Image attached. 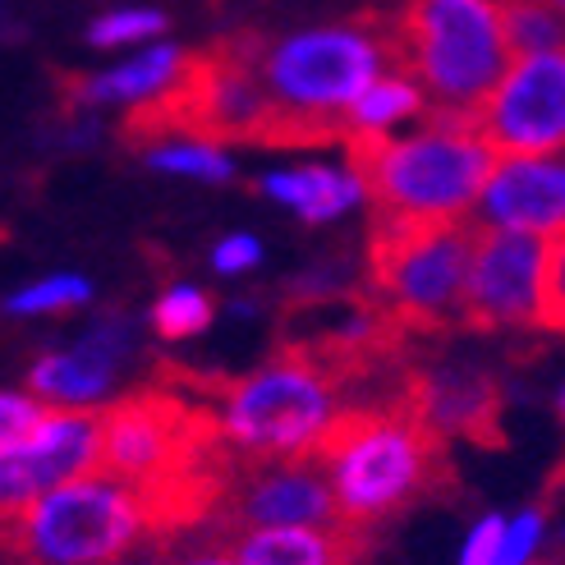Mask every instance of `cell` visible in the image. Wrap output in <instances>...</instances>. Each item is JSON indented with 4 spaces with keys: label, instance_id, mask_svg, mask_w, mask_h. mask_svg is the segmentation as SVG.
Returning a JSON list of instances; mask_svg holds the SVG:
<instances>
[{
    "label": "cell",
    "instance_id": "cell-1",
    "mask_svg": "<svg viewBox=\"0 0 565 565\" xmlns=\"http://www.w3.org/2000/svg\"><path fill=\"white\" fill-rule=\"evenodd\" d=\"M386 46L373 14L354 23L308 28L263 46L271 125L263 148H322L350 138V106L377 83Z\"/></svg>",
    "mask_w": 565,
    "mask_h": 565
},
{
    "label": "cell",
    "instance_id": "cell-2",
    "mask_svg": "<svg viewBox=\"0 0 565 565\" xmlns=\"http://www.w3.org/2000/svg\"><path fill=\"white\" fill-rule=\"evenodd\" d=\"M369 14L391 74L414 78L437 116L473 120L505 78L511 38L497 0H401Z\"/></svg>",
    "mask_w": 565,
    "mask_h": 565
},
{
    "label": "cell",
    "instance_id": "cell-3",
    "mask_svg": "<svg viewBox=\"0 0 565 565\" xmlns=\"http://www.w3.org/2000/svg\"><path fill=\"white\" fill-rule=\"evenodd\" d=\"M175 382L203 391L216 409V428L225 450H235L244 465L263 460H313L331 428L345 418V382L322 359L295 345H280L276 359L244 377H184L171 369Z\"/></svg>",
    "mask_w": 565,
    "mask_h": 565
},
{
    "label": "cell",
    "instance_id": "cell-4",
    "mask_svg": "<svg viewBox=\"0 0 565 565\" xmlns=\"http://www.w3.org/2000/svg\"><path fill=\"white\" fill-rule=\"evenodd\" d=\"M350 175L373 216H465L488 193L501 152L460 116H418V134L363 129L345 138Z\"/></svg>",
    "mask_w": 565,
    "mask_h": 565
},
{
    "label": "cell",
    "instance_id": "cell-5",
    "mask_svg": "<svg viewBox=\"0 0 565 565\" xmlns=\"http://www.w3.org/2000/svg\"><path fill=\"white\" fill-rule=\"evenodd\" d=\"M441 441L446 437H437L409 405L405 382L386 405L345 409V418L318 450L335 505H341V524L363 533L405 511L409 501L428 497L433 488L450 483Z\"/></svg>",
    "mask_w": 565,
    "mask_h": 565
},
{
    "label": "cell",
    "instance_id": "cell-6",
    "mask_svg": "<svg viewBox=\"0 0 565 565\" xmlns=\"http://www.w3.org/2000/svg\"><path fill=\"white\" fill-rule=\"evenodd\" d=\"M478 225L465 216H373L369 286L414 335L465 327V290L478 248Z\"/></svg>",
    "mask_w": 565,
    "mask_h": 565
},
{
    "label": "cell",
    "instance_id": "cell-7",
    "mask_svg": "<svg viewBox=\"0 0 565 565\" xmlns=\"http://www.w3.org/2000/svg\"><path fill=\"white\" fill-rule=\"evenodd\" d=\"M152 529L148 497L97 469L6 515V547L14 565H116Z\"/></svg>",
    "mask_w": 565,
    "mask_h": 565
},
{
    "label": "cell",
    "instance_id": "cell-8",
    "mask_svg": "<svg viewBox=\"0 0 565 565\" xmlns=\"http://www.w3.org/2000/svg\"><path fill=\"white\" fill-rule=\"evenodd\" d=\"M473 129L501 157H547L565 152V51L520 55L478 106Z\"/></svg>",
    "mask_w": 565,
    "mask_h": 565
},
{
    "label": "cell",
    "instance_id": "cell-9",
    "mask_svg": "<svg viewBox=\"0 0 565 565\" xmlns=\"http://www.w3.org/2000/svg\"><path fill=\"white\" fill-rule=\"evenodd\" d=\"M543 263L547 239L529 231H505V225H483L465 290V331L539 327Z\"/></svg>",
    "mask_w": 565,
    "mask_h": 565
},
{
    "label": "cell",
    "instance_id": "cell-10",
    "mask_svg": "<svg viewBox=\"0 0 565 565\" xmlns=\"http://www.w3.org/2000/svg\"><path fill=\"white\" fill-rule=\"evenodd\" d=\"M97 469H102V414L51 405V414L19 446L0 450V505H6V515H14L23 505H33L42 492Z\"/></svg>",
    "mask_w": 565,
    "mask_h": 565
},
{
    "label": "cell",
    "instance_id": "cell-11",
    "mask_svg": "<svg viewBox=\"0 0 565 565\" xmlns=\"http://www.w3.org/2000/svg\"><path fill=\"white\" fill-rule=\"evenodd\" d=\"M225 515L244 529H295V524H341L331 478L322 460H263L239 465L225 483Z\"/></svg>",
    "mask_w": 565,
    "mask_h": 565
},
{
    "label": "cell",
    "instance_id": "cell-12",
    "mask_svg": "<svg viewBox=\"0 0 565 565\" xmlns=\"http://www.w3.org/2000/svg\"><path fill=\"white\" fill-rule=\"evenodd\" d=\"M405 395L437 437H465L478 446H501V391L492 373L469 363L405 373Z\"/></svg>",
    "mask_w": 565,
    "mask_h": 565
},
{
    "label": "cell",
    "instance_id": "cell-13",
    "mask_svg": "<svg viewBox=\"0 0 565 565\" xmlns=\"http://www.w3.org/2000/svg\"><path fill=\"white\" fill-rule=\"evenodd\" d=\"M483 216L505 231L547 235L565 225V152L501 157L483 193Z\"/></svg>",
    "mask_w": 565,
    "mask_h": 565
},
{
    "label": "cell",
    "instance_id": "cell-14",
    "mask_svg": "<svg viewBox=\"0 0 565 565\" xmlns=\"http://www.w3.org/2000/svg\"><path fill=\"white\" fill-rule=\"evenodd\" d=\"M359 529L350 524H295L244 529L235 539L239 565H350Z\"/></svg>",
    "mask_w": 565,
    "mask_h": 565
},
{
    "label": "cell",
    "instance_id": "cell-15",
    "mask_svg": "<svg viewBox=\"0 0 565 565\" xmlns=\"http://www.w3.org/2000/svg\"><path fill=\"white\" fill-rule=\"evenodd\" d=\"M110 382H116V363L97 354L93 345L42 354L33 363V373H28V391L61 409H93L97 401H106Z\"/></svg>",
    "mask_w": 565,
    "mask_h": 565
},
{
    "label": "cell",
    "instance_id": "cell-16",
    "mask_svg": "<svg viewBox=\"0 0 565 565\" xmlns=\"http://www.w3.org/2000/svg\"><path fill=\"white\" fill-rule=\"evenodd\" d=\"M180 55H184V51L152 46V51H143L138 61H129V65H120V70L97 74V78H65L61 88H65L70 102H83V106H102V102H143V97L161 93L166 83L175 78Z\"/></svg>",
    "mask_w": 565,
    "mask_h": 565
},
{
    "label": "cell",
    "instance_id": "cell-17",
    "mask_svg": "<svg viewBox=\"0 0 565 565\" xmlns=\"http://www.w3.org/2000/svg\"><path fill=\"white\" fill-rule=\"evenodd\" d=\"M258 189L271 193L276 203H290L303 221H331V216H341V212L354 203V198L363 193L354 175L327 171V166H303V171L267 175Z\"/></svg>",
    "mask_w": 565,
    "mask_h": 565
},
{
    "label": "cell",
    "instance_id": "cell-18",
    "mask_svg": "<svg viewBox=\"0 0 565 565\" xmlns=\"http://www.w3.org/2000/svg\"><path fill=\"white\" fill-rule=\"evenodd\" d=\"M428 97L414 78L405 74H386L377 78L369 93H363L354 106H350V134H363V129H386L395 120H414V116H428Z\"/></svg>",
    "mask_w": 565,
    "mask_h": 565
},
{
    "label": "cell",
    "instance_id": "cell-19",
    "mask_svg": "<svg viewBox=\"0 0 565 565\" xmlns=\"http://www.w3.org/2000/svg\"><path fill=\"white\" fill-rule=\"evenodd\" d=\"M497 6L515 55L565 51V14L556 0H497Z\"/></svg>",
    "mask_w": 565,
    "mask_h": 565
},
{
    "label": "cell",
    "instance_id": "cell-20",
    "mask_svg": "<svg viewBox=\"0 0 565 565\" xmlns=\"http://www.w3.org/2000/svg\"><path fill=\"white\" fill-rule=\"evenodd\" d=\"M212 322V299L203 290H171L161 295L157 308H152V327L157 335H166V341H184V335H198Z\"/></svg>",
    "mask_w": 565,
    "mask_h": 565
},
{
    "label": "cell",
    "instance_id": "cell-21",
    "mask_svg": "<svg viewBox=\"0 0 565 565\" xmlns=\"http://www.w3.org/2000/svg\"><path fill=\"white\" fill-rule=\"evenodd\" d=\"M161 171H180V175H203V180H231V161H225L212 143H161L143 152Z\"/></svg>",
    "mask_w": 565,
    "mask_h": 565
},
{
    "label": "cell",
    "instance_id": "cell-22",
    "mask_svg": "<svg viewBox=\"0 0 565 565\" xmlns=\"http://www.w3.org/2000/svg\"><path fill=\"white\" fill-rule=\"evenodd\" d=\"M88 299V280L78 276H51V280H38V286H28L19 295H10V313L28 318V313H51V308H74Z\"/></svg>",
    "mask_w": 565,
    "mask_h": 565
},
{
    "label": "cell",
    "instance_id": "cell-23",
    "mask_svg": "<svg viewBox=\"0 0 565 565\" xmlns=\"http://www.w3.org/2000/svg\"><path fill=\"white\" fill-rule=\"evenodd\" d=\"M166 33V14L157 10H125V14H102L88 28L93 46H120V42H138V38H157Z\"/></svg>",
    "mask_w": 565,
    "mask_h": 565
},
{
    "label": "cell",
    "instance_id": "cell-24",
    "mask_svg": "<svg viewBox=\"0 0 565 565\" xmlns=\"http://www.w3.org/2000/svg\"><path fill=\"white\" fill-rule=\"evenodd\" d=\"M46 414H51V405L42 401V395H33V391H6V395H0V450L19 446Z\"/></svg>",
    "mask_w": 565,
    "mask_h": 565
},
{
    "label": "cell",
    "instance_id": "cell-25",
    "mask_svg": "<svg viewBox=\"0 0 565 565\" xmlns=\"http://www.w3.org/2000/svg\"><path fill=\"white\" fill-rule=\"evenodd\" d=\"M539 327L565 331V225L547 239V263H543V313Z\"/></svg>",
    "mask_w": 565,
    "mask_h": 565
},
{
    "label": "cell",
    "instance_id": "cell-26",
    "mask_svg": "<svg viewBox=\"0 0 565 565\" xmlns=\"http://www.w3.org/2000/svg\"><path fill=\"white\" fill-rule=\"evenodd\" d=\"M539 543H543V511L511 515V520H505V533H501L497 565H533V556H539Z\"/></svg>",
    "mask_w": 565,
    "mask_h": 565
},
{
    "label": "cell",
    "instance_id": "cell-27",
    "mask_svg": "<svg viewBox=\"0 0 565 565\" xmlns=\"http://www.w3.org/2000/svg\"><path fill=\"white\" fill-rule=\"evenodd\" d=\"M501 533H505V520L501 515H483V520L469 529V539L460 547V565H497Z\"/></svg>",
    "mask_w": 565,
    "mask_h": 565
},
{
    "label": "cell",
    "instance_id": "cell-28",
    "mask_svg": "<svg viewBox=\"0 0 565 565\" xmlns=\"http://www.w3.org/2000/svg\"><path fill=\"white\" fill-rule=\"evenodd\" d=\"M263 258V248H258V239H248V235H235V239H225L221 248H216V271H248L253 263Z\"/></svg>",
    "mask_w": 565,
    "mask_h": 565
},
{
    "label": "cell",
    "instance_id": "cell-29",
    "mask_svg": "<svg viewBox=\"0 0 565 565\" xmlns=\"http://www.w3.org/2000/svg\"><path fill=\"white\" fill-rule=\"evenodd\" d=\"M171 565H239V556L235 552H221V547H198V552L175 556Z\"/></svg>",
    "mask_w": 565,
    "mask_h": 565
},
{
    "label": "cell",
    "instance_id": "cell-30",
    "mask_svg": "<svg viewBox=\"0 0 565 565\" xmlns=\"http://www.w3.org/2000/svg\"><path fill=\"white\" fill-rule=\"evenodd\" d=\"M116 565H161V561H143V556H125V561H116Z\"/></svg>",
    "mask_w": 565,
    "mask_h": 565
},
{
    "label": "cell",
    "instance_id": "cell-31",
    "mask_svg": "<svg viewBox=\"0 0 565 565\" xmlns=\"http://www.w3.org/2000/svg\"><path fill=\"white\" fill-rule=\"evenodd\" d=\"M556 409H561V418H565V386H561V395H556Z\"/></svg>",
    "mask_w": 565,
    "mask_h": 565
},
{
    "label": "cell",
    "instance_id": "cell-32",
    "mask_svg": "<svg viewBox=\"0 0 565 565\" xmlns=\"http://www.w3.org/2000/svg\"><path fill=\"white\" fill-rule=\"evenodd\" d=\"M556 6H561V14H565V0H556Z\"/></svg>",
    "mask_w": 565,
    "mask_h": 565
}]
</instances>
